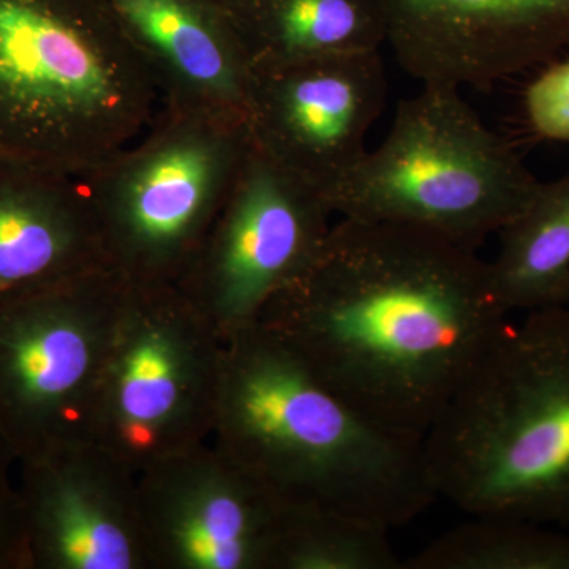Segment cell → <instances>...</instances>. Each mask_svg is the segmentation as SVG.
<instances>
[{
	"mask_svg": "<svg viewBox=\"0 0 569 569\" xmlns=\"http://www.w3.org/2000/svg\"><path fill=\"white\" fill-rule=\"evenodd\" d=\"M253 73L387 43L381 0H219Z\"/></svg>",
	"mask_w": 569,
	"mask_h": 569,
	"instance_id": "2e32d148",
	"label": "cell"
},
{
	"mask_svg": "<svg viewBox=\"0 0 569 569\" xmlns=\"http://www.w3.org/2000/svg\"><path fill=\"white\" fill-rule=\"evenodd\" d=\"M160 107L244 119L253 74L219 0H108Z\"/></svg>",
	"mask_w": 569,
	"mask_h": 569,
	"instance_id": "5bb4252c",
	"label": "cell"
},
{
	"mask_svg": "<svg viewBox=\"0 0 569 569\" xmlns=\"http://www.w3.org/2000/svg\"><path fill=\"white\" fill-rule=\"evenodd\" d=\"M508 316L473 250L406 224L340 219L254 323L366 417L425 438Z\"/></svg>",
	"mask_w": 569,
	"mask_h": 569,
	"instance_id": "6da1fadb",
	"label": "cell"
},
{
	"mask_svg": "<svg viewBox=\"0 0 569 569\" xmlns=\"http://www.w3.org/2000/svg\"><path fill=\"white\" fill-rule=\"evenodd\" d=\"M160 104L108 0H0V160L81 176Z\"/></svg>",
	"mask_w": 569,
	"mask_h": 569,
	"instance_id": "277c9868",
	"label": "cell"
},
{
	"mask_svg": "<svg viewBox=\"0 0 569 569\" xmlns=\"http://www.w3.org/2000/svg\"><path fill=\"white\" fill-rule=\"evenodd\" d=\"M17 475V456L0 429V569H29Z\"/></svg>",
	"mask_w": 569,
	"mask_h": 569,
	"instance_id": "44dd1931",
	"label": "cell"
},
{
	"mask_svg": "<svg viewBox=\"0 0 569 569\" xmlns=\"http://www.w3.org/2000/svg\"><path fill=\"white\" fill-rule=\"evenodd\" d=\"M249 142L244 119L160 107L140 140L81 174L108 268L130 283L181 282Z\"/></svg>",
	"mask_w": 569,
	"mask_h": 569,
	"instance_id": "8992f818",
	"label": "cell"
},
{
	"mask_svg": "<svg viewBox=\"0 0 569 569\" xmlns=\"http://www.w3.org/2000/svg\"><path fill=\"white\" fill-rule=\"evenodd\" d=\"M438 497L569 527V310L508 323L425 436Z\"/></svg>",
	"mask_w": 569,
	"mask_h": 569,
	"instance_id": "3957f363",
	"label": "cell"
},
{
	"mask_svg": "<svg viewBox=\"0 0 569 569\" xmlns=\"http://www.w3.org/2000/svg\"><path fill=\"white\" fill-rule=\"evenodd\" d=\"M211 440L291 508L395 530L438 498L425 438L366 417L258 323L224 340Z\"/></svg>",
	"mask_w": 569,
	"mask_h": 569,
	"instance_id": "7a4b0ae2",
	"label": "cell"
},
{
	"mask_svg": "<svg viewBox=\"0 0 569 569\" xmlns=\"http://www.w3.org/2000/svg\"><path fill=\"white\" fill-rule=\"evenodd\" d=\"M380 50L253 73L247 127L253 144L328 194L366 156L387 103Z\"/></svg>",
	"mask_w": 569,
	"mask_h": 569,
	"instance_id": "8fae6325",
	"label": "cell"
},
{
	"mask_svg": "<svg viewBox=\"0 0 569 569\" xmlns=\"http://www.w3.org/2000/svg\"><path fill=\"white\" fill-rule=\"evenodd\" d=\"M332 216L320 190L250 138L230 193L178 287L227 340L305 274Z\"/></svg>",
	"mask_w": 569,
	"mask_h": 569,
	"instance_id": "9c48e42d",
	"label": "cell"
},
{
	"mask_svg": "<svg viewBox=\"0 0 569 569\" xmlns=\"http://www.w3.org/2000/svg\"><path fill=\"white\" fill-rule=\"evenodd\" d=\"M490 277L508 313L563 306L569 287V170L539 181L529 203L500 230Z\"/></svg>",
	"mask_w": 569,
	"mask_h": 569,
	"instance_id": "e0dca14e",
	"label": "cell"
},
{
	"mask_svg": "<svg viewBox=\"0 0 569 569\" xmlns=\"http://www.w3.org/2000/svg\"><path fill=\"white\" fill-rule=\"evenodd\" d=\"M152 569H277L296 508L209 438L138 473Z\"/></svg>",
	"mask_w": 569,
	"mask_h": 569,
	"instance_id": "30bf717a",
	"label": "cell"
},
{
	"mask_svg": "<svg viewBox=\"0 0 569 569\" xmlns=\"http://www.w3.org/2000/svg\"><path fill=\"white\" fill-rule=\"evenodd\" d=\"M29 569H152L138 475L84 440L18 462Z\"/></svg>",
	"mask_w": 569,
	"mask_h": 569,
	"instance_id": "7c38bea8",
	"label": "cell"
},
{
	"mask_svg": "<svg viewBox=\"0 0 569 569\" xmlns=\"http://www.w3.org/2000/svg\"><path fill=\"white\" fill-rule=\"evenodd\" d=\"M223 343L178 284L127 282L88 440L137 475L209 440Z\"/></svg>",
	"mask_w": 569,
	"mask_h": 569,
	"instance_id": "52a82bcc",
	"label": "cell"
},
{
	"mask_svg": "<svg viewBox=\"0 0 569 569\" xmlns=\"http://www.w3.org/2000/svg\"><path fill=\"white\" fill-rule=\"evenodd\" d=\"M389 531L351 516L295 509L277 569H402Z\"/></svg>",
	"mask_w": 569,
	"mask_h": 569,
	"instance_id": "d6986e66",
	"label": "cell"
},
{
	"mask_svg": "<svg viewBox=\"0 0 569 569\" xmlns=\"http://www.w3.org/2000/svg\"><path fill=\"white\" fill-rule=\"evenodd\" d=\"M448 86L400 102L383 142L326 194L340 219L406 224L477 252L533 197L538 179Z\"/></svg>",
	"mask_w": 569,
	"mask_h": 569,
	"instance_id": "5b68a950",
	"label": "cell"
},
{
	"mask_svg": "<svg viewBox=\"0 0 569 569\" xmlns=\"http://www.w3.org/2000/svg\"><path fill=\"white\" fill-rule=\"evenodd\" d=\"M402 569H569V531L531 520L471 516L403 560Z\"/></svg>",
	"mask_w": 569,
	"mask_h": 569,
	"instance_id": "ac0fdd59",
	"label": "cell"
},
{
	"mask_svg": "<svg viewBox=\"0 0 569 569\" xmlns=\"http://www.w3.org/2000/svg\"><path fill=\"white\" fill-rule=\"evenodd\" d=\"M563 307H567V309L569 310V287L567 291V298H565Z\"/></svg>",
	"mask_w": 569,
	"mask_h": 569,
	"instance_id": "7402d4cb",
	"label": "cell"
},
{
	"mask_svg": "<svg viewBox=\"0 0 569 569\" xmlns=\"http://www.w3.org/2000/svg\"><path fill=\"white\" fill-rule=\"evenodd\" d=\"M545 66L523 93L526 119L538 137L569 142V56Z\"/></svg>",
	"mask_w": 569,
	"mask_h": 569,
	"instance_id": "ffe728a7",
	"label": "cell"
},
{
	"mask_svg": "<svg viewBox=\"0 0 569 569\" xmlns=\"http://www.w3.org/2000/svg\"><path fill=\"white\" fill-rule=\"evenodd\" d=\"M387 41L422 86L489 88L569 47V0H381Z\"/></svg>",
	"mask_w": 569,
	"mask_h": 569,
	"instance_id": "4fadbf2b",
	"label": "cell"
},
{
	"mask_svg": "<svg viewBox=\"0 0 569 569\" xmlns=\"http://www.w3.org/2000/svg\"><path fill=\"white\" fill-rule=\"evenodd\" d=\"M102 269L80 176L0 160V301Z\"/></svg>",
	"mask_w": 569,
	"mask_h": 569,
	"instance_id": "9a60e30c",
	"label": "cell"
},
{
	"mask_svg": "<svg viewBox=\"0 0 569 569\" xmlns=\"http://www.w3.org/2000/svg\"><path fill=\"white\" fill-rule=\"evenodd\" d=\"M126 283L102 269L0 301V429L18 462L88 440Z\"/></svg>",
	"mask_w": 569,
	"mask_h": 569,
	"instance_id": "ba28073f",
	"label": "cell"
}]
</instances>
